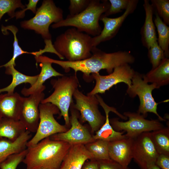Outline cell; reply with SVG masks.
<instances>
[{"label":"cell","mask_w":169,"mask_h":169,"mask_svg":"<svg viewBox=\"0 0 169 169\" xmlns=\"http://www.w3.org/2000/svg\"><path fill=\"white\" fill-rule=\"evenodd\" d=\"M92 55L89 58L80 61L71 62L54 59L48 57L40 55L37 59L38 63L47 61L60 66L65 72L73 69L74 74L78 71L83 73L85 79L89 81L92 74L99 73L102 69H106L109 74L116 67L121 64H132L135 60V57L127 51H119L111 53H106L97 47H93Z\"/></svg>","instance_id":"cell-1"},{"label":"cell","mask_w":169,"mask_h":169,"mask_svg":"<svg viewBox=\"0 0 169 169\" xmlns=\"http://www.w3.org/2000/svg\"><path fill=\"white\" fill-rule=\"evenodd\" d=\"M71 145L65 142L47 137L27 147L23 162L26 169H59Z\"/></svg>","instance_id":"cell-2"},{"label":"cell","mask_w":169,"mask_h":169,"mask_svg":"<svg viewBox=\"0 0 169 169\" xmlns=\"http://www.w3.org/2000/svg\"><path fill=\"white\" fill-rule=\"evenodd\" d=\"M92 37L73 27L58 36L53 46L63 59L66 58L71 62L80 61L91 56Z\"/></svg>","instance_id":"cell-3"},{"label":"cell","mask_w":169,"mask_h":169,"mask_svg":"<svg viewBox=\"0 0 169 169\" xmlns=\"http://www.w3.org/2000/svg\"><path fill=\"white\" fill-rule=\"evenodd\" d=\"M108 0H90L87 8L75 15H68L66 18L51 25L53 28L71 26L79 31L95 37L100 33L102 28L99 21L101 16L109 8Z\"/></svg>","instance_id":"cell-4"},{"label":"cell","mask_w":169,"mask_h":169,"mask_svg":"<svg viewBox=\"0 0 169 169\" xmlns=\"http://www.w3.org/2000/svg\"><path fill=\"white\" fill-rule=\"evenodd\" d=\"M50 83L54 90L50 95L44 99L41 103H49L57 107L60 112L59 117H63L65 125L68 128L71 126L69 110L74 102L73 94L79 85L77 75H64L57 79H51Z\"/></svg>","instance_id":"cell-5"},{"label":"cell","mask_w":169,"mask_h":169,"mask_svg":"<svg viewBox=\"0 0 169 169\" xmlns=\"http://www.w3.org/2000/svg\"><path fill=\"white\" fill-rule=\"evenodd\" d=\"M62 9L57 7L52 0H44L37 9L35 16L28 20L20 23L24 29L34 30L46 40H51L49 27L53 23L59 22L64 19Z\"/></svg>","instance_id":"cell-6"},{"label":"cell","mask_w":169,"mask_h":169,"mask_svg":"<svg viewBox=\"0 0 169 169\" xmlns=\"http://www.w3.org/2000/svg\"><path fill=\"white\" fill-rule=\"evenodd\" d=\"M39 121L34 136L27 142V147L34 146L42 140L55 134L68 130L65 125L59 124L54 115L60 114L59 109L49 103H40L39 106Z\"/></svg>","instance_id":"cell-7"},{"label":"cell","mask_w":169,"mask_h":169,"mask_svg":"<svg viewBox=\"0 0 169 169\" xmlns=\"http://www.w3.org/2000/svg\"><path fill=\"white\" fill-rule=\"evenodd\" d=\"M143 74L136 71L131 79V84L128 87L126 93L130 97L134 98L137 95L140 100V105L137 113L142 115L145 118L147 113H154L159 120L166 121L158 113L157 110L159 103L155 101L152 92L154 89H157L153 84H149L143 79Z\"/></svg>","instance_id":"cell-8"},{"label":"cell","mask_w":169,"mask_h":169,"mask_svg":"<svg viewBox=\"0 0 169 169\" xmlns=\"http://www.w3.org/2000/svg\"><path fill=\"white\" fill-rule=\"evenodd\" d=\"M123 115L128 118V121H121L118 118H113L110 120V122L115 131L126 132L125 135L128 138L135 139L143 132H150L165 127L158 120L146 119L137 112H125Z\"/></svg>","instance_id":"cell-9"},{"label":"cell","mask_w":169,"mask_h":169,"mask_svg":"<svg viewBox=\"0 0 169 169\" xmlns=\"http://www.w3.org/2000/svg\"><path fill=\"white\" fill-rule=\"evenodd\" d=\"M73 97L75 103L71 105L80 112L81 121L89 123L93 133L98 130L104 124L105 117L99 110V103L95 95H85L77 88Z\"/></svg>","instance_id":"cell-10"},{"label":"cell","mask_w":169,"mask_h":169,"mask_svg":"<svg viewBox=\"0 0 169 169\" xmlns=\"http://www.w3.org/2000/svg\"><path fill=\"white\" fill-rule=\"evenodd\" d=\"M135 72L129 64H125L115 67L111 73L106 75H101L99 73L92 74L91 76L95 80V84L87 95H95L104 93L114 85L121 82L126 84L128 87H130Z\"/></svg>","instance_id":"cell-11"},{"label":"cell","mask_w":169,"mask_h":169,"mask_svg":"<svg viewBox=\"0 0 169 169\" xmlns=\"http://www.w3.org/2000/svg\"><path fill=\"white\" fill-rule=\"evenodd\" d=\"M71 116L69 117L71 127L66 131L57 133L50 136L53 140L61 141L68 143L71 146L85 145L94 141L92 136L87 128L79 122L77 110L71 105L70 107Z\"/></svg>","instance_id":"cell-12"},{"label":"cell","mask_w":169,"mask_h":169,"mask_svg":"<svg viewBox=\"0 0 169 169\" xmlns=\"http://www.w3.org/2000/svg\"><path fill=\"white\" fill-rule=\"evenodd\" d=\"M159 155L151 138V132H143L134 139L133 159L141 169L155 164Z\"/></svg>","instance_id":"cell-13"},{"label":"cell","mask_w":169,"mask_h":169,"mask_svg":"<svg viewBox=\"0 0 169 169\" xmlns=\"http://www.w3.org/2000/svg\"><path fill=\"white\" fill-rule=\"evenodd\" d=\"M138 2V0H130L127 8L119 17L110 18L102 14L100 20L103 23L104 28L100 34L92 37L93 46H97L101 43L109 40L115 37L127 17L135 10Z\"/></svg>","instance_id":"cell-14"},{"label":"cell","mask_w":169,"mask_h":169,"mask_svg":"<svg viewBox=\"0 0 169 169\" xmlns=\"http://www.w3.org/2000/svg\"><path fill=\"white\" fill-rule=\"evenodd\" d=\"M44 96L43 92L23 97L19 120L31 133H35L37 130L39 121V106Z\"/></svg>","instance_id":"cell-15"},{"label":"cell","mask_w":169,"mask_h":169,"mask_svg":"<svg viewBox=\"0 0 169 169\" xmlns=\"http://www.w3.org/2000/svg\"><path fill=\"white\" fill-rule=\"evenodd\" d=\"M95 95L100 105L103 108L105 114V120L103 125L97 131L95 132V135H93L95 140L100 139L108 142L115 141L127 137L125 132L117 131L112 128L110 122L109 113L111 111L115 113L121 118L126 120L127 118L118 112L114 107H110L104 101L102 97L98 94Z\"/></svg>","instance_id":"cell-16"},{"label":"cell","mask_w":169,"mask_h":169,"mask_svg":"<svg viewBox=\"0 0 169 169\" xmlns=\"http://www.w3.org/2000/svg\"><path fill=\"white\" fill-rule=\"evenodd\" d=\"M134 139L126 137L109 142L110 159L124 166H128L133 159Z\"/></svg>","instance_id":"cell-17"},{"label":"cell","mask_w":169,"mask_h":169,"mask_svg":"<svg viewBox=\"0 0 169 169\" xmlns=\"http://www.w3.org/2000/svg\"><path fill=\"white\" fill-rule=\"evenodd\" d=\"M89 160H92V156L84 145H72L64 157L59 169H81L85 162Z\"/></svg>","instance_id":"cell-18"},{"label":"cell","mask_w":169,"mask_h":169,"mask_svg":"<svg viewBox=\"0 0 169 169\" xmlns=\"http://www.w3.org/2000/svg\"><path fill=\"white\" fill-rule=\"evenodd\" d=\"M23 98L17 92L0 95V114L2 118L19 120Z\"/></svg>","instance_id":"cell-19"},{"label":"cell","mask_w":169,"mask_h":169,"mask_svg":"<svg viewBox=\"0 0 169 169\" xmlns=\"http://www.w3.org/2000/svg\"><path fill=\"white\" fill-rule=\"evenodd\" d=\"M143 6L145 11L144 23L141 27L140 33L142 45L148 49L157 41L155 26L153 21L154 9L148 0H144Z\"/></svg>","instance_id":"cell-20"},{"label":"cell","mask_w":169,"mask_h":169,"mask_svg":"<svg viewBox=\"0 0 169 169\" xmlns=\"http://www.w3.org/2000/svg\"><path fill=\"white\" fill-rule=\"evenodd\" d=\"M40 63L41 71L35 83L29 88L24 87L21 90V93L25 96L43 92L46 88L43 84L47 80L53 77L62 76L64 75L56 71L52 67L51 63L47 61H42Z\"/></svg>","instance_id":"cell-21"},{"label":"cell","mask_w":169,"mask_h":169,"mask_svg":"<svg viewBox=\"0 0 169 169\" xmlns=\"http://www.w3.org/2000/svg\"><path fill=\"white\" fill-rule=\"evenodd\" d=\"M31 132L26 130L14 141L7 138L0 139V165L10 155L26 149L28 142L31 138Z\"/></svg>","instance_id":"cell-22"},{"label":"cell","mask_w":169,"mask_h":169,"mask_svg":"<svg viewBox=\"0 0 169 169\" xmlns=\"http://www.w3.org/2000/svg\"><path fill=\"white\" fill-rule=\"evenodd\" d=\"M143 79L147 83L154 84L158 89L169 83V59L165 58L156 67L146 74H143Z\"/></svg>","instance_id":"cell-23"},{"label":"cell","mask_w":169,"mask_h":169,"mask_svg":"<svg viewBox=\"0 0 169 169\" xmlns=\"http://www.w3.org/2000/svg\"><path fill=\"white\" fill-rule=\"evenodd\" d=\"M26 130L20 121L2 118L0 122V139L6 138L14 141Z\"/></svg>","instance_id":"cell-24"},{"label":"cell","mask_w":169,"mask_h":169,"mask_svg":"<svg viewBox=\"0 0 169 169\" xmlns=\"http://www.w3.org/2000/svg\"><path fill=\"white\" fill-rule=\"evenodd\" d=\"M5 68V73L11 75L12 80L8 86L0 89V93L7 92L9 94H13L15 87L23 83H29L32 86L35 83L38 77V74L33 76L25 75L17 70L13 65L7 67Z\"/></svg>","instance_id":"cell-25"},{"label":"cell","mask_w":169,"mask_h":169,"mask_svg":"<svg viewBox=\"0 0 169 169\" xmlns=\"http://www.w3.org/2000/svg\"><path fill=\"white\" fill-rule=\"evenodd\" d=\"M154 22L158 32L157 42L164 52L166 57H169V27L166 24L154 10Z\"/></svg>","instance_id":"cell-26"},{"label":"cell","mask_w":169,"mask_h":169,"mask_svg":"<svg viewBox=\"0 0 169 169\" xmlns=\"http://www.w3.org/2000/svg\"><path fill=\"white\" fill-rule=\"evenodd\" d=\"M151 138L159 154L169 155V128L164 127L151 132Z\"/></svg>","instance_id":"cell-27"},{"label":"cell","mask_w":169,"mask_h":169,"mask_svg":"<svg viewBox=\"0 0 169 169\" xmlns=\"http://www.w3.org/2000/svg\"><path fill=\"white\" fill-rule=\"evenodd\" d=\"M109 142L100 139L94 141L84 145L90 153L92 160L97 161L110 159L109 153Z\"/></svg>","instance_id":"cell-28"},{"label":"cell","mask_w":169,"mask_h":169,"mask_svg":"<svg viewBox=\"0 0 169 169\" xmlns=\"http://www.w3.org/2000/svg\"><path fill=\"white\" fill-rule=\"evenodd\" d=\"M9 30L12 32L14 37L13 43V55L11 59L6 64L0 66V68L4 67L5 68L13 65L16 66L15 60L16 58L19 56L24 54H30L34 55V52H29L23 50L19 46L18 44V39L17 37V33L18 31V28L15 26L10 25L7 26H2L1 28V31L4 34H6V32Z\"/></svg>","instance_id":"cell-29"},{"label":"cell","mask_w":169,"mask_h":169,"mask_svg":"<svg viewBox=\"0 0 169 169\" xmlns=\"http://www.w3.org/2000/svg\"><path fill=\"white\" fill-rule=\"evenodd\" d=\"M25 7L20 0H0V21L5 14L7 13L11 19L14 17L16 8L23 9Z\"/></svg>","instance_id":"cell-30"},{"label":"cell","mask_w":169,"mask_h":169,"mask_svg":"<svg viewBox=\"0 0 169 169\" xmlns=\"http://www.w3.org/2000/svg\"><path fill=\"white\" fill-rule=\"evenodd\" d=\"M148 56L153 69L158 66L166 58L164 52L159 45L157 42L154 43L148 49Z\"/></svg>","instance_id":"cell-31"},{"label":"cell","mask_w":169,"mask_h":169,"mask_svg":"<svg viewBox=\"0 0 169 169\" xmlns=\"http://www.w3.org/2000/svg\"><path fill=\"white\" fill-rule=\"evenodd\" d=\"M150 1L154 11L166 24L169 25V0H151Z\"/></svg>","instance_id":"cell-32"},{"label":"cell","mask_w":169,"mask_h":169,"mask_svg":"<svg viewBox=\"0 0 169 169\" xmlns=\"http://www.w3.org/2000/svg\"><path fill=\"white\" fill-rule=\"evenodd\" d=\"M27 152V148L19 153L10 155L1 164L0 169H16L19 164L23 162Z\"/></svg>","instance_id":"cell-33"},{"label":"cell","mask_w":169,"mask_h":169,"mask_svg":"<svg viewBox=\"0 0 169 169\" xmlns=\"http://www.w3.org/2000/svg\"><path fill=\"white\" fill-rule=\"evenodd\" d=\"M110 5L109 8L103 14L105 16H109L122 12L127 8L130 0H109Z\"/></svg>","instance_id":"cell-34"},{"label":"cell","mask_w":169,"mask_h":169,"mask_svg":"<svg viewBox=\"0 0 169 169\" xmlns=\"http://www.w3.org/2000/svg\"><path fill=\"white\" fill-rule=\"evenodd\" d=\"M90 0H70L68 8L69 15H77L84 10L88 7Z\"/></svg>","instance_id":"cell-35"},{"label":"cell","mask_w":169,"mask_h":169,"mask_svg":"<svg viewBox=\"0 0 169 169\" xmlns=\"http://www.w3.org/2000/svg\"><path fill=\"white\" fill-rule=\"evenodd\" d=\"M98 161L99 169H132L128 166H124L110 159Z\"/></svg>","instance_id":"cell-36"},{"label":"cell","mask_w":169,"mask_h":169,"mask_svg":"<svg viewBox=\"0 0 169 169\" xmlns=\"http://www.w3.org/2000/svg\"><path fill=\"white\" fill-rule=\"evenodd\" d=\"M28 4L25 5V7L19 11L15 12L14 17L16 19L23 18L25 15V12L28 10H31L35 14L37 9L36 6L38 0H29Z\"/></svg>","instance_id":"cell-37"},{"label":"cell","mask_w":169,"mask_h":169,"mask_svg":"<svg viewBox=\"0 0 169 169\" xmlns=\"http://www.w3.org/2000/svg\"><path fill=\"white\" fill-rule=\"evenodd\" d=\"M155 164L161 169H169V155L159 154Z\"/></svg>","instance_id":"cell-38"},{"label":"cell","mask_w":169,"mask_h":169,"mask_svg":"<svg viewBox=\"0 0 169 169\" xmlns=\"http://www.w3.org/2000/svg\"><path fill=\"white\" fill-rule=\"evenodd\" d=\"M81 169H99V161L93 160L86 161Z\"/></svg>","instance_id":"cell-39"},{"label":"cell","mask_w":169,"mask_h":169,"mask_svg":"<svg viewBox=\"0 0 169 169\" xmlns=\"http://www.w3.org/2000/svg\"><path fill=\"white\" fill-rule=\"evenodd\" d=\"M146 169H161L155 164H152L147 167Z\"/></svg>","instance_id":"cell-40"},{"label":"cell","mask_w":169,"mask_h":169,"mask_svg":"<svg viewBox=\"0 0 169 169\" xmlns=\"http://www.w3.org/2000/svg\"><path fill=\"white\" fill-rule=\"evenodd\" d=\"M2 118H2V116L0 114V122L1 121V120H2Z\"/></svg>","instance_id":"cell-41"}]
</instances>
